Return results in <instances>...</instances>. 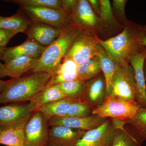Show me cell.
I'll return each instance as SVG.
<instances>
[{
    "mask_svg": "<svg viewBox=\"0 0 146 146\" xmlns=\"http://www.w3.org/2000/svg\"><path fill=\"white\" fill-rule=\"evenodd\" d=\"M143 25L129 21L121 33L105 40L99 37L98 44L116 65H127L130 58L143 48Z\"/></svg>",
    "mask_w": 146,
    "mask_h": 146,
    "instance_id": "6da1fadb",
    "label": "cell"
},
{
    "mask_svg": "<svg viewBox=\"0 0 146 146\" xmlns=\"http://www.w3.org/2000/svg\"><path fill=\"white\" fill-rule=\"evenodd\" d=\"M84 31L80 27L72 25L61 29L57 39L46 47L29 72H44L52 75L65 59L73 42Z\"/></svg>",
    "mask_w": 146,
    "mask_h": 146,
    "instance_id": "7a4b0ae2",
    "label": "cell"
},
{
    "mask_svg": "<svg viewBox=\"0 0 146 146\" xmlns=\"http://www.w3.org/2000/svg\"><path fill=\"white\" fill-rule=\"evenodd\" d=\"M51 75L36 73L18 78H11L0 92V104L30 101L46 85Z\"/></svg>",
    "mask_w": 146,
    "mask_h": 146,
    "instance_id": "3957f363",
    "label": "cell"
},
{
    "mask_svg": "<svg viewBox=\"0 0 146 146\" xmlns=\"http://www.w3.org/2000/svg\"><path fill=\"white\" fill-rule=\"evenodd\" d=\"M140 105L136 101L118 96H108L101 105L93 109L92 115L120 121L133 119Z\"/></svg>",
    "mask_w": 146,
    "mask_h": 146,
    "instance_id": "277c9868",
    "label": "cell"
},
{
    "mask_svg": "<svg viewBox=\"0 0 146 146\" xmlns=\"http://www.w3.org/2000/svg\"><path fill=\"white\" fill-rule=\"evenodd\" d=\"M68 25L78 26L97 35L104 30L100 19L94 13L87 0L76 1L72 11L68 16Z\"/></svg>",
    "mask_w": 146,
    "mask_h": 146,
    "instance_id": "5b68a950",
    "label": "cell"
},
{
    "mask_svg": "<svg viewBox=\"0 0 146 146\" xmlns=\"http://www.w3.org/2000/svg\"><path fill=\"white\" fill-rule=\"evenodd\" d=\"M50 118L39 110L32 115L25 129L23 146H46Z\"/></svg>",
    "mask_w": 146,
    "mask_h": 146,
    "instance_id": "8992f818",
    "label": "cell"
},
{
    "mask_svg": "<svg viewBox=\"0 0 146 146\" xmlns=\"http://www.w3.org/2000/svg\"><path fill=\"white\" fill-rule=\"evenodd\" d=\"M110 96H118L137 102V89L134 71L129 64L117 65L112 80Z\"/></svg>",
    "mask_w": 146,
    "mask_h": 146,
    "instance_id": "52a82bcc",
    "label": "cell"
},
{
    "mask_svg": "<svg viewBox=\"0 0 146 146\" xmlns=\"http://www.w3.org/2000/svg\"><path fill=\"white\" fill-rule=\"evenodd\" d=\"M99 37L96 34L84 31L75 40L65 58H70L78 65L98 54Z\"/></svg>",
    "mask_w": 146,
    "mask_h": 146,
    "instance_id": "ba28073f",
    "label": "cell"
},
{
    "mask_svg": "<svg viewBox=\"0 0 146 146\" xmlns=\"http://www.w3.org/2000/svg\"><path fill=\"white\" fill-rule=\"evenodd\" d=\"M21 11L32 22L61 29L68 25V16L62 9L20 6Z\"/></svg>",
    "mask_w": 146,
    "mask_h": 146,
    "instance_id": "9c48e42d",
    "label": "cell"
},
{
    "mask_svg": "<svg viewBox=\"0 0 146 146\" xmlns=\"http://www.w3.org/2000/svg\"><path fill=\"white\" fill-rule=\"evenodd\" d=\"M116 127L115 120L108 118L98 127L86 131L74 146H112Z\"/></svg>",
    "mask_w": 146,
    "mask_h": 146,
    "instance_id": "30bf717a",
    "label": "cell"
},
{
    "mask_svg": "<svg viewBox=\"0 0 146 146\" xmlns=\"http://www.w3.org/2000/svg\"><path fill=\"white\" fill-rule=\"evenodd\" d=\"M106 97V82L101 72L86 81L84 90L80 98L94 109L102 104Z\"/></svg>",
    "mask_w": 146,
    "mask_h": 146,
    "instance_id": "8fae6325",
    "label": "cell"
},
{
    "mask_svg": "<svg viewBox=\"0 0 146 146\" xmlns=\"http://www.w3.org/2000/svg\"><path fill=\"white\" fill-rule=\"evenodd\" d=\"M116 127L112 146H141L146 136L126 121L115 120Z\"/></svg>",
    "mask_w": 146,
    "mask_h": 146,
    "instance_id": "7c38bea8",
    "label": "cell"
},
{
    "mask_svg": "<svg viewBox=\"0 0 146 146\" xmlns=\"http://www.w3.org/2000/svg\"><path fill=\"white\" fill-rule=\"evenodd\" d=\"M108 118H102L98 115H92L84 118L53 117L50 118L49 125L63 126L66 127L88 131L98 127Z\"/></svg>",
    "mask_w": 146,
    "mask_h": 146,
    "instance_id": "4fadbf2b",
    "label": "cell"
},
{
    "mask_svg": "<svg viewBox=\"0 0 146 146\" xmlns=\"http://www.w3.org/2000/svg\"><path fill=\"white\" fill-rule=\"evenodd\" d=\"M86 131L63 126L51 127L46 146H74Z\"/></svg>",
    "mask_w": 146,
    "mask_h": 146,
    "instance_id": "5bb4252c",
    "label": "cell"
},
{
    "mask_svg": "<svg viewBox=\"0 0 146 146\" xmlns=\"http://www.w3.org/2000/svg\"><path fill=\"white\" fill-rule=\"evenodd\" d=\"M35 111L29 103L14 104L0 107V127L7 126L30 119Z\"/></svg>",
    "mask_w": 146,
    "mask_h": 146,
    "instance_id": "9a60e30c",
    "label": "cell"
},
{
    "mask_svg": "<svg viewBox=\"0 0 146 146\" xmlns=\"http://www.w3.org/2000/svg\"><path fill=\"white\" fill-rule=\"evenodd\" d=\"M61 29L40 23L32 22L25 31L27 39L31 40L47 47L59 36Z\"/></svg>",
    "mask_w": 146,
    "mask_h": 146,
    "instance_id": "2e32d148",
    "label": "cell"
},
{
    "mask_svg": "<svg viewBox=\"0 0 146 146\" xmlns=\"http://www.w3.org/2000/svg\"><path fill=\"white\" fill-rule=\"evenodd\" d=\"M146 58V47L141 52L132 56L129 63L133 68L137 89V102L141 108H146V87L144 64Z\"/></svg>",
    "mask_w": 146,
    "mask_h": 146,
    "instance_id": "e0dca14e",
    "label": "cell"
},
{
    "mask_svg": "<svg viewBox=\"0 0 146 146\" xmlns=\"http://www.w3.org/2000/svg\"><path fill=\"white\" fill-rule=\"evenodd\" d=\"M37 59L27 56H21L7 62H0V79L5 77L18 78L29 72Z\"/></svg>",
    "mask_w": 146,
    "mask_h": 146,
    "instance_id": "ac0fdd59",
    "label": "cell"
},
{
    "mask_svg": "<svg viewBox=\"0 0 146 146\" xmlns=\"http://www.w3.org/2000/svg\"><path fill=\"white\" fill-rule=\"evenodd\" d=\"M46 47L31 40L26 39L21 44L6 48L1 60L4 62L21 56H27L38 59L42 55Z\"/></svg>",
    "mask_w": 146,
    "mask_h": 146,
    "instance_id": "d6986e66",
    "label": "cell"
},
{
    "mask_svg": "<svg viewBox=\"0 0 146 146\" xmlns=\"http://www.w3.org/2000/svg\"><path fill=\"white\" fill-rule=\"evenodd\" d=\"M30 119L1 127L0 144L7 146H23L25 129Z\"/></svg>",
    "mask_w": 146,
    "mask_h": 146,
    "instance_id": "ffe728a7",
    "label": "cell"
},
{
    "mask_svg": "<svg viewBox=\"0 0 146 146\" xmlns=\"http://www.w3.org/2000/svg\"><path fill=\"white\" fill-rule=\"evenodd\" d=\"M66 97L58 85L46 86L29 101V104L35 111L45 105L62 99Z\"/></svg>",
    "mask_w": 146,
    "mask_h": 146,
    "instance_id": "44dd1931",
    "label": "cell"
},
{
    "mask_svg": "<svg viewBox=\"0 0 146 146\" xmlns=\"http://www.w3.org/2000/svg\"><path fill=\"white\" fill-rule=\"evenodd\" d=\"M98 55L99 58L102 72L105 79L107 96H110L112 92V80L117 65L106 52L102 47L98 46Z\"/></svg>",
    "mask_w": 146,
    "mask_h": 146,
    "instance_id": "7402d4cb",
    "label": "cell"
},
{
    "mask_svg": "<svg viewBox=\"0 0 146 146\" xmlns=\"http://www.w3.org/2000/svg\"><path fill=\"white\" fill-rule=\"evenodd\" d=\"M32 22L22 11H18L10 17L0 16V28L23 33L31 24Z\"/></svg>",
    "mask_w": 146,
    "mask_h": 146,
    "instance_id": "603a6c76",
    "label": "cell"
},
{
    "mask_svg": "<svg viewBox=\"0 0 146 146\" xmlns=\"http://www.w3.org/2000/svg\"><path fill=\"white\" fill-rule=\"evenodd\" d=\"M77 98H79L66 97L62 99L43 106L38 110L50 118L65 117L71 104Z\"/></svg>",
    "mask_w": 146,
    "mask_h": 146,
    "instance_id": "cb8c5ba5",
    "label": "cell"
},
{
    "mask_svg": "<svg viewBox=\"0 0 146 146\" xmlns=\"http://www.w3.org/2000/svg\"><path fill=\"white\" fill-rule=\"evenodd\" d=\"M77 72L78 79L85 81L94 78L102 72L99 58L98 54L79 64Z\"/></svg>",
    "mask_w": 146,
    "mask_h": 146,
    "instance_id": "d4e9b609",
    "label": "cell"
},
{
    "mask_svg": "<svg viewBox=\"0 0 146 146\" xmlns=\"http://www.w3.org/2000/svg\"><path fill=\"white\" fill-rule=\"evenodd\" d=\"M101 9L100 18L104 28H117L121 27L115 18L109 0H100Z\"/></svg>",
    "mask_w": 146,
    "mask_h": 146,
    "instance_id": "484cf974",
    "label": "cell"
},
{
    "mask_svg": "<svg viewBox=\"0 0 146 146\" xmlns=\"http://www.w3.org/2000/svg\"><path fill=\"white\" fill-rule=\"evenodd\" d=\"M93 108L80 98H77L72 103L65 117L84 118L92 115Z\"/></svg>",
    "mask_w": 146,
    "mask_h": 146,
    "instance_id": "4316f807",
    "label": "cell"
},
{
    "mask_svg": "<svg viewBox=\"0 0 146 146\" xmlns=\"http://www.w3.org/2000/svg\"><path fill=\"white\" fill-rule=\"evenodd\" d=\"M86 81L74 80L58 84L66 97L80 98L83 93Z\"/></svg>",
    "mask_w": 146,
    "mask_h": 146,
    "instance_id": "83f0119b",
    "label": "cell"
},
{
    "mask_svg": "<svg viewBox=\"0 0 146 146\" xmlns=\"http://www.w3.org/2000/svg\"><path fill=\"white\" fill-rule=\"evenodd\" d=\"M6 1L11 2L20 6L62 9V0H11Z\"/></svg>",
    "mask_w": 146,
    "mask_h": 146,
    "instance_id": "f1b7e54d",
    "label": "cell"
},
{
    "mask_svg": "<svg viewBox=\"0 0 146 146\" xmlns=\"http://www.w3.org/2000/svg\"><path fill=\"white\" fill-rule=\"evenodd\" d=\"M126 121L141 134L146 136V108H140L133 119Z\"/></svg>",
    "mask_w": 146,
    "mask_h": 146,
    "instance_id": "f546056e",
    "label": "cell"
},
{
    "mask_svg": "<svg viewBox=\"0 0 146 146\" xmlns=\"http://www.w3.org/2000/svg\"><path fill=\"white\" fill-rule=\"evenodd\" d=\"M127 2L126 0H113L112 5L114 16L115 17L117 16L118 19L124 24V26L129 21L126 17L125 14V7Z\"/></svg>",
    "mask_w": 146,
    "mask_h": 146,
    "instance_id": "4dcf8cb0",
    "label": "cell"
},
{
    "mask_svg": "<svg viewBox=\"0 0 146 146\" xmlns=\"http://www.w3.org/2000/svg\"><path fill=\"white\" fill-rule=\"evenodd\" d=\"M78 66V65L72 59L65 58L53 74L77 72Z\"/></svg>",
    "mask_w": 146,
    "mask_h": 146,
    "instance_id": "1f68e13d",
    "label": "cell"
},
{
    "mask_svg": "<svg viewBox=\"0 0 146 146\" xmlns=\"http://www.w3.org/2000/svg\"><path fill=\"white\" fill-rule=\"evenodd\" d=\"M18 33L14 31L0 28V47H6L9 40Z\"/></svg>",
    "mask_w": 146,
    "mask_h": 146,
    "instance_id": "d6a6232c",
    "label": "cell"
},
{
    "mask_svg": "<svg viewBox=\"0 0 146 146\" xmlns=\"http://www.w3.org/2000/svg\"><path fill=\"white\" fill-rule=\"evenodd\" d=\"M76 0H62V9L68 17L72 13Z\"/></svg>",
    "mask_w": 146,
    "mask_h": 146,
    "instance_id": "836d02e7",
    "label": "cell"
},
{
    "mask_svg": "<svg viewBox=\"0 0 146 146\" xmlns=\"http://www.w3.org/2000/svg\"><path fill=\"white\" fill-rule=\"evenodd\" d=\"M88 1L94 13L100 18L101 9L100 0H89Z\"/></svg>",
    "mask_w": 146,
    "mask_h": 146,
    "instance_id": "e575fe53",
    "label": "cell"
},
{
    "mask_svg": "<svg viewBox=\"0 0 146 146\" xmlns=\"http://www.w3.org/2000/svg\"><path fill=\"white\" fill-rule=\"evenodd\" d=\"M9 82V80L7 81H3L0 80V92H1L5 89L6 86H7Z\"/></svg>",
    "mask_w": 146,
    "mask_h": 146,
    "instance_id": "d590c367",
    "label": "cell"
},
{
    "mask_svg": "<svg viewBox=\"0 0 146 146\" xmlns=\"http://www.w3.org/2000/svg\"><path fill=\"white\" fill-rule=\"evenodd\" d=\"M143 34L142 42L143 46L146 47V25L143 26Z\"/></svg>",
    "mask_w": 146,
    "mask_h": 146,
    "instance_id": "8d00e7d4",
    "label": "cell"
},
{
    "mask_svg": "<svg viewBox=\"0 0 146 146\" xmlns=\"http://www.w3.org/2000/svg\"><path fill=\"white\" fill-rule=\"evenodd\" d=\"M6 48V47H0V60H1L3 54Z\"/></svg>",
    "mask_w": 146,
    "mask_h": 146,
    "instance_id": "74e56055",
    "label": "cell"
},
{
    "mask_svg": "<svg viewBox=\"0 0 146 146\" xmlns=\"http://www.w3.org/2000/svg\"><path fill=\"white\" fill-rule=\"evenodd\" d=\"M144 75H145V80L146 87V58L145 60L144 64Z\"/></svg>",
    "mask_w": 146,
    "mask_h": 146,
    "instance_id": "f35d334b",
    "label": "cell"
},
{
    "mask_svg": "<svg viewBox=\"0 0 146 146\" xmlns=\"http://www.w3.org/2000/svg\"><path fill=\"white\" fill-rule=\"evenodd\" d=\"M1 127H0V132H1Z\"/></svg>",
    "mask_w": 146,
    "mask_h": 146,
    "instance_id": "ab89813d",
    "label": "cell"
}]
</instances>
